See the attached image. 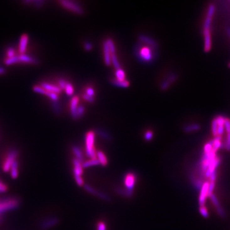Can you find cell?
I'll return each mask as SVG.
<instances>
[{"instance_id":"obj_1","label":"cell","mask_w":230,"mask_h":230,"mask_svg":"<svg viewBox=\"0 0 230 230\" xmlns=\"http://www.w3.org/2000/svg\"><path fill=\"white\" fill-rule=\"evenodd\" d=\"M95 132L90 131L85 135L86 155L89 158H96L97 150L95 147Z\"/></svg>"},{"instance_id":"obj_2","label":"cell","mask_w":230,"mask_h":230,"mask_svg":"<svg viewBox=\"0 0 230 230\" xmlns=\"http://www.w3.org/2000/svg\"><path fill=\"white\" fill-rule=\"evenodd\" d=\"M73 174L74 179L78 185L82 187L84 186V180L83 179V167L82 163L78 161L76 158H73Z\"/></svg>"},{"instance_id":"obj_3","label":"cell","mask_w":230,"mask_h":230,"mask_svg":"<svg viewBox=\"0 0 230 230\" xmlns=\"http://www.w3.org/2000/svg\"><path fill=\"white\" fill-rule=\"evenodd\" d=\"M20 204L19 199L15 198H6L3 200L0 201V214L4 213L9 210H15L18 208Z\"/></svg>"},{"instance_id":"obj_4","label":"cell","mask_w":230,"mask_h":230,"mask_svg":"<svg viewBox=\"0 0 230 230\" xmlns=\"http://www.w3.org/2000/svg\"><path fill=\"white\" fill-rule=\"evenodd\" d=\"M137 175L133 172H128L123 177V184L125 189L127 190L133 192L134 187L137 183Z\"/></svg>"},{"instance_id":"obj_5","label":"cell","mask_w":230,"mask_h":230,"mask_svg":"<svg viewBox=\"0 0 230 230\" xmlns=\"http://www.w3.org/2000/svg\"><path fill=\"white\" fill-rule=\"evenodd\" d=\"M59 3L65 8L69 10L70 11H72L77 14L81 15L84 13L83 8L76 2L68 1V0H62V1L59 2Z\"/></svg>"},{"instance_id":"obj_6","label":"cell","mask_w":230,"mask_h":230,"mask_svg":"<svg viewBox=\"0 0 230 230\" xmlns=\"http://www.w3.org/2000/svg\"><path fill=\"white\" fill-rule=\"evenodd\" d=\"M18 154V151L15 149H12L8 152L3 165V169L5 172H8L10 170L12 164L15 161H16L15 158H17Z\"/></svg>"},{"instance_id":"obj_7","label":"cell","mask_w":230,"mask_h":230,"mask_svg":"<svg viewBox=\"0 0 230 230\" xmlns=\"http://www.w3.org/2000/svg\"><path fill=\"white\" fill-rule=\"evenodd\" d=\"M138 58L141 61H143L145 62H148L152 60L153 54L151 49L147 46H143L141 47L139 50Z\"/></svg>"},{"instance_id":"obj_8","label":"cell","mask_w":230,"mask_h":230,"mask_svg":"<svg viewBox=\"0 0 230 230\" xmlns=\"http://www.w3.org/2000/svg\"><path fill=\"white\" fill-rule=\"evenodd\" d=\"M59 222V219L56 217H51L42 221L40 224V228L42 230L48 229L56 226Z\"/></svg>"},{"instance_id":"obj_9","label":"cell","mask_w":230,"mask_h":230,"mask_svg":"<svg viewBox=\"0 0 230 230\" xmlns=\"http://www.w3.org/2000/svg\"><path fill=\"white\" fill-rule=\"evenodd\" d=\"M84 189H86V190L87 192H88L89 193L93 194V195H95L96 196H97L98 198L103 200H105V201H109L110 199L109 198V196L108 195H106L105 194L99 192L97 190H96L95 189L92 188L91 186L88 185H84Z\"/></svg>"},{"instance_id":"obj_10","label":"cell","mask_w":230,"mask_h":230,"mask_svg":"<svg viewBox=\"0 0 230 230\" xmlns=\"http://www.w3.org/2000/svg\"><path fill=\"white\" fill-rule=\"evenodd\" d=\"M28 40H29V36L28 34L24 33L21 35V38H20L19 44V51L20 55L25 54V52L26 51Z\"/></svg>"},{"instance_id":"obj_11","label":"cell","mask_w":230,"mask_h":230,"mask_svg":"<svg viewBox=\"0 0 230 230\" xmlns=\"http://www.w3.org/2000/svg\"><path fill=\"white\" fill-rule=\"evenodd\" d=\"M209 186V182H205L203 183L201 190H200V195L199 197V203L200 205V206H204L206 198H207V194H208V189Z\"/></svg>"},{"instance_id":"obj_12","label":"cell","mask_w":230,"mask_h":230,"mask_svg":"<svg viewBox=\"0 0 230 230\" xmlns=\"http://www.w3.org/2000/svg\"><path fill=\"white\" fill-rule=\"evenodd\" d=\"M41 87H42L44 89L47 91V92H53L55 93L56 94H60L62 90L58 87V86H55L49 83H47L46 82H43L40 83V85Z\"/></svg>"},{"instance_id":"obj_13","label":"cell","mask_w":230,"mask_h":230,"mask_svg":"<svg viewBox=\"0 0 230 230\" xmlns=\"http://www.w3.org/2000/svg\"><path fill=\"white\" fill-rule=\"evenodd\" d=\"M78 103H79V97L77 96L74 97L71 101H70V112H71V115L74 119H78L77 116V109L78 108Z\"/></svg>"},{"instance_id":"obj_14","label":"cell","mask_w":230,"mask_h":230,"mask_svg":"<svg viewBox=\"0 0 230 230\" xmlns=\"http://www.w3.org/2000/svg\"><path fill=\"white\" fill-rule=\"evenodd\" d=\"M103 50H104V62L105 65L107 66H110L111 64V54L110 51L109 47L108 45L107 42H104L103 45Z\"/></svg>"},{"instance_id":"obj_15","label":"cell","mask_w":230,"mask_h":230,"mask_svg":"<svg viewBox=\"0 0 230 230\" xmlns=\"http://www.w3.org/2000/svg\"><path fill=\"white\" fill-rule=\"evenodd\" d=\"M178 76L176 74H171L169 77L164 81L161 84V89L162 90H166L169 88V86L177 79Z\"/></svg>"},{"instance_id":"obj_16","label":"cell","mask_w":230,"mask_h":230,"mask_svg":"<svg viewBox=\"0 0 230 230\" xmlns=\"http://www.w3.org/2000/svg\"><path fill=\"white\" fill-rule=\"evenodd\" d=\"M220 161H221L220 158H218V157H216L215 160L210 164V165L209 166L208 168L207 169V170L206 171V172L205 173V176L206 178H210L211 174L213 173L214 171H216V169L219 165Z\"/></svg>"},{"instance_id":"obj_17","label":"cell","mask_w":230,"mask_h":230,"mask_svg":"<svg viewBox=\"0 0 230 230\" xmlns=\"http://www.w3.org/2000/svg\"><path fill=\"white\" fill-rule=\"evenodd\" d=\"M19 62V63H27V64H34L36 65L39 63L38 60L35 59L33 57H31L27 55H20L18 56Z\"/></svg>"},{"instance_id":"obj_18","label":"cell","mask_w":230,"mask_h":230,"mask_svg":"<svg viewBox=\"0 0 230 230\" xmlns=\"http://www.w3.org/2000/svg\"><path fill=\"white\" fill-rule=\"evenodd\" d=\"M204 39H205V51L209 52L211 49V36H210V30H204Z\"/></svg>"},{"instance_id":"obj_19","label":"cell","mask_w":230,"mask_h":230,"mask_svg":"<svg viewBox=\"0 0 230 230\" xmlns=\"http://www.w3.org/2000/svg\"><path fill=\"white\" fill-rule=\"evenodd\" d=\"M139 39L140 41L149 45L150 47L154 49H157L158 47L157 43L154 40H153L152 38L148 37L146 36V35H140V36L139 37Z\"/></svg>"},{"instance_id":"obj_20","label":"cell","mask_w":230,"mask_h":230,"mask_svg":"<svg viewBox=\"0 0 230 230\" xmlns=\"http://www.w3.org/2000/svg\"><path fill=\"white\" fill-rule=\"evenodd\" d=\"M96 158L99 163V164L102 165V166H105L108 164V159L102 151L101 150L97 151Z\"/></svg>"},{"instance_id":"obj_21","label":"cell","mask_w":230,"mask_h":230,"mask_svg":"<svg viewBox=\"0 0 230 230\" xmlns=\"http://www.w3.org/2000/svg\"><path fill=\"white\" fill-rule=\"evenodd\" d=\"M18 166L19 163L17 161H15L11 166L10 170V175L13 179H15L18 176Z\"/></svg>"},{"instance_id":"obj_22","label":"cell","mask_w":230,"mask_h":230,"mask_svg":"<svg viewBox=\"0 0 230 230\" xmlns=\"http://www.w3.org/2000/svg\"><path fill=\"white\" fill-rule=\"evenodd\" d=\"M72 152L74 155H75V158L83 163V155L81 152V150L77 146H73L72 148Z\"/></svg>"},{"instance_id":"obj_23","label":"cell","mask_w":230,"mask_h":230,"mask_svg":"<svg viewBox=\"0 0 230 230\" xmlns=\"http://www.w3.org/2000/svg\"><path fill=\"white\" fill-rule=\"evenodd\" d=\"M82 164H83V168L84 169V168H90L92 166L99 165V163L97 159V158H89L88 160L83 162Z\"/></svg>"},{"instance_id":"obj_24","label":"cell","mask_w":230,"mask_h":230,"mask_svg":"<svg viewBox=\"0 0 230 230\" xmlns=\"http://www.w3.org/2000/svg\"><path fill=\"white\" fill-rule=\"evenodd\" d=\"M115 76H116V79L118 81H126V73L124 72V70H122L121 68L116 70Z\"/></svg>"},{"instance_id":"obj_25","label":"cell","mask_w":230,"mask_h":230,"mask_svg":"<svg viewBox=\"0 0 230 230\" xmlns=\"http://www.w3.org/2000/svg\"><path fill=\"white\" fill-rule=\"evenodd\" d=\"M116 192L121 194V195L125 196V197H127V198H130L131 196H132V194H133V192H130L129 190H127V189H121V188H117L116 189Z\"/></svg>"},{"instance_id":"obj_26","label":"cell","mask_w":230,"mask_h":230,"mask_svg":"<svg viewBox=\"0 0 230 230\" xmlns=\"http://www.w3.org/2000/svg\"><path fill=\"white\" fill-rule=\"evenodd\" d=\"M200 129V126L198 124H192L189 126H187L184 127V131L185 132H191L194 131H196Z\"/></svg>"},{"instance_id":"obj_27","label":"cell","mask_w":230,"mask_h":230,"mask_svg":"<svg viewBox=\"0 0 230 230\" xmlns=\"http://www.w3.org/2000/svg\"><path fill=\"white\" fill-rule=\"evenodd\" d=\"M113 83L118 87H122V88H127L129 86V82L128 81H118L116 79H113L112 81Z\"/></svg>"},{"instance_id":"obj_28","label":"cell","mask_w":230,"mask_h":230,"mask_svg":"<svg viewBox=\"0 0 230 230\" xmlns=\"http://www.w3.org/2000/svg\"><path fill=\"white\" fill-rule=\"evenodd\" d=\"M17 63H19V58H18V56H15L14 57L12 58H7L5 60V63L7 65H11Z\"/></svg>"},{"instance_id":"obj_29","label":"cell","mask_w":230,"mask_h":230,"mask_svg":"<svg viewBox=\"0 0 230 230\" xmlns=\"http://www.w3.org/2000/svg\"><path fill=\"white\" fill-rule=\"evenodd\" d=\"M65 90L67 95L71 96L74 94V87L70 83H67L65 88Z\"/></svg>"},{"instance_id":"obj_30","label":"cell","mask_w":230,"mask_h":230,"mask_svg":"<svg viewBox=\"0 0 230 230\" xmlns=\"http://www.w3.org/2000/svg\"><path fill=\"white\" fill-rule=\"evenodd\" d=\"M106 42H107L108 44L110 51L111 52V55L116 54V48H115V45L114 44L113 41L111 39H108L107 40H106Z\"/></svg>"},{"instance_id":"obj_31","label":"cell","mask_w":230,"mask_h":230,"mask_svg":"<svg viewBox=\"0 0 230 230\" xmlns=\"http://www.w3.org/2000/svg\"><path fill=\"white\" fill-rule=\"evenodd\" d=\"M45 95L49 98L52 102H57L59 99V96L58 94L53 93V92H46Z\"/></svg>"},{"instance_id":"obj_32","label":"cell","mask_w":230,"mask_h":230,"mask_svg":"<svg viewBox=\"0 0 230 230\" xmlns=\"http://www.w3.org/2000/svg\"><path fill=\"white\" fill-rule=\"evenodd\" d=\"M111 63H113V65L115 67V68L116 70L121 68L120 64L118 62V58H117V56H116V54L111 55Z\"/></svg>"},{"instance_id":"obj_33","label":"cell","mask_w":230,"mask_h":230,"mask_svg":"<svg viewBox=\"0 0 230 230\" xmlns=\"http://www.w3.org/2000/svg\"><path fill=\"white\" fill-rule=\"evenodd\" d=\"M33 90L35 92V93H37V94H42V95H45V94H46V92L44 88L42 87H41L40 86H38V85H36V86H33Z\"/></svg>"},{"instance_id":"obj_34","label":"cell","mask_w":230,"mask_h":230,"mask_svg":"<svg viewBox=\"0 0 230 230\" xmlns=\"http://www.w3.org/2000/svg\"><path fill=\"white\" fill-rule=\"evenodd\" d=\"M211 131L214 136H217V124L216 119H214L211 121Z\"/></svg>"},{"instance_id":"obj_35","label":"cell","mask_w":230,"mask_h":230,"mask_svg":"<svg viewBox=\"0 0 230 230\" xmlns=\"http://www.w3.org/2000/svg\"><path fill=\"white\" fill-rule=\"evenodd\" d=\"M97 230H107L106 224L102 221H99L97 224Z\"/></svg>"},{"instance_id":"obj_36","label":"cell","mask_w":230,"mask_h":230,"mask_svg":"<svg viewBox=\"0 0 230 230\" xmlns=\"http://www.w3.org/2000/svg\"><path fill=\"white\" fill-rule=\"evenodd\" d=\"M210 200H211V202L213 203V204L215 205V206L216 208L221 206H220V204H219V201H218L216 196L214 194H212L210 196Z\"/></svg>"},{"instance_id":"obj_37","label":"cell","mask_w":230,"mask_h":230,"mask_svg":"<svg viewBox=\"0 0 230 230\" xmlns=\"http://www.w3.org/2000/svg\"><path fill=\"white\" fill-rule=\"evenodd\" d=\"M215 189V182H210L208 189V194H207V197H210L212 194H213V191Z\"/></svg>"},{"instance_id":"obj_38","label":"cell","mask_w":230,"mask_h":230,"mask_svg":"<svg viewBox=\"0 0 230 230\" xmlns=\"http://www.w3.org/2000/svg\"><path fill=\"white\" fill-rule=\"evenodd\" d=\"M200 214L202 215L203 217H204L205 218H208V212L206 208V207L205 206H201L200 208Z\"/></svg>"},{"instance_id":"obj_39","label":"cell","mask_w":230,"mask_h":230,"mask_svg":"<svg viewBox=\"0 0 230 230\" xmlns=\"http://www.w3.org/2000/svg\"><path fill=\"white\" fill-rule=\"evenodd\" d=\"M7 58H12L15 56V51L13 47H9L7 51Z\"/></svg>"},{"instance_id":"obj_40","label":"cell","mask_w":230,"mask_h":230,"mask_svg":"<svg viewBox=\"0 0 230 230\" xmlns=\"http://www.w3.org/2000/svg\"><path fill=\"white\" fill-rule=\"evenodd\" d=\"M153 133L152 131H147L145 134V139L147 141H150L152 138H153Z\"/></svg>"},{"instance_id":"obj_41","label":"cell","mask_w":230,"mask_h":230,"mask_svg":"<svg viewBox=\"0 0 230 230\" xmlns=\"http://www.w3.org/2000/svg\"><path fill=\"white\" fill-rule=\"evenodd\" d=\"M84 113V108L82 105H79L78 106V108L77 109V116H78V118L81 117L83 114Z\"/></svg>"},{"instance_id":"obj_42","label":"cell","mask_w":230,"mask_h":230,"mask_svg":"<svg viewBox=\"0 0 230 230\" xmlns=\"http://www.w3.org/2000/svg\"><path fill=\"white\" fill-rule=\"evenodd\" d=\"M52 108L56 114H59L60 112V105L57 102H52Z\"/></svg>"},{"instance_id":"obj_43","label":"cell","mask_w":230,"mask_h":230,"mask_svg":"<svg viewBox=\"0 0 230 230\" xmlns=\"http://www.w3.org/2000/svg\"><path fill=\"white\" fill-rule=\"evenodd\" d=\"M97 132L98 133V134H99L100 136L102 137L103 138H104V139H105L109 140V139H110V138H111V137H110V136L107 133L105 132H104V131H102L98 130V131H97Z\"/></svg>"},{"instance_id":"obj_44","label":"cell","mask_w":230,"mask_h":230,"mask_svg":"<svg viewBox=\"0 0 230 230\" xmlns=\"http://www.w3.org/2000/svg\"><path fill=\"white\" fill-rule=\"evenodd\" d=\"M212 147H213V146H212L210 143H206L204 147V153L207 154L210 153L211 152Z\"/></svg>"},{"instance_id":"obj_45","label":"cell","mask_w":230,"mask_h":230,"mask_svg":"<svg viewBox=\"0 0 230 230\" xmlns=\"http://www.w3.org/2000/svg\"><path fill=\"white\" fill-rule=\"evenodd\" d=\"M226 149L228 151H230V132L227 133V138L226 140V143L224 145Z\"/></svg>"},{"instance_id":"obj_46","label":"cell","mask_w":230,"mask_h":230,"mask_svg":"<svg viewBox=\"0 0 230 230\" xmlns=\"http://www.w3.org/2000/svg\"><path fill=\"white\" fill-rule=\"evenodd\" d=\"M68 82H67L65 79H60L58 81V87L60 88L61 90H65V88L66 86V84Z\"/></svg>"},{"instance_id":"obj_47","label":"cell","mask_w":230,"mask_h":230,"mask_svg":"<svg viewBox=\"0 0 230 230\" xmlns=\"http://www.w3.org/2000/svg\"><path fill=\"white\" fill-rule=\"evenodd\" d=\"M224 127L227 133L230 132V120L228 118L224 120Z\"/></svg>"},{"instance_id":"obj_48","label":"cell","mask_w":230,"mask_h":230,"mask_svg":"<svg viewBox=\"0 0 230 230\" xmlns=\"http://www.w3.org/2000/svg\"><path fill=\"white\" fill-rule=\"evenodd\" d=\"M86 94L88 96L94 97L95 95V92L92 88H88L86 90Z\"/></svg>"},{"instance_id":"obj_49","label":"cell","mask_w":230,"mask_h":230,"mask_svg":"<svg viewBox=\"0 0 230 230\" xmlns=\"http://www.w3.org/2000/svg\"><path fill=\"white\" fill-rule=\"evenodd\" d=\"M216 209H217V211L218 214L221 217H225V212H224V210L221 206L216 208Z\"/></svg>"},{"instance_id":"obj_50","label":"cell","mask_w":230,"mask_h":230,"mask_svg":"<svg viewBox=\"0 0 230 230\" xmlns=\"http://www.w3.org/2000/svg\"><path fill=\"white\" fill-rule=\"evenodd\" d=\"M83 99H84V100H86V101L89 102H91V103L94 102V100H95L94 97H92L88 96V95H87L86 94H84V95H83Z\"/></svg>"},{"instance_id":"obj_51","label":"cell","mask_w":230,"mask_h":230,"mask_svg":"<svg viewBox=\"0 0 230 230\" xmlns=\"http://www.w3.org/2000/svg\"><path fill=\"white\" fill-rule=\"evenodd\" d=\"M210 182H215L216 179V171L212 173L210 176Z\"/></svg>"},{"instance_id":"obj_52","label":"cell","mask_w":230,"mask_h":230,"mask_svg":"<svg viewBox=\"0 0 230 230\" xmlns=\"http://www.w3.org/2000/svg\"><path fill=\"white\" fill-rule=\"evenodd\" d=\"M44 3V1H33V3L35 4V7L38 8H40Z\"/></svg>"},{"instance_id":"obj_53","label":"cell","mask_w":230,"mask_h":230,"mask_svg":"<svg viewBox=\"0 0 230 230\" xmlns=\"http://www.w3.org/2000/svg\"><path fill=\"white\" fill-rule=\"evenodd\" d=\"M84 49L86 51H89L92 49V45L90 42H86L84 44Z\"/></svg>"},{"instance_id":"obj_54","label":"cell","mask_w":230,"mask_h":230,"mask_svg":"<svg viewBox=\"0 0 230 230\" xmlns=\"http://www.w3.org/2000/svg\"><path fill=\"white\" fill-rule=\"evenodd\" d=\"M7 187L5 184H3V183L0 182V192H4L7 191Z\"/></svg>"},{"instance_id":"obj_55","label":"cell","mask_w":230,"mask_h":230,"mask_svg":"<svg viewBox=\"0 0 230 230\" xmlns=\"http://www.w3.org/2000/svg\"><path fill=\"white\" fill-rule=\"evenodd\" d=\"M5 73V69L2 67H0V75H3Z\"/></svg>"},{"instance_id":"obj_56","label":"cell","mask_w":230,"mask_h":230,"mask_svg":"<svg viewBox=\"0 0 230 230\" xmlns=\"http://www.w3.org/2000/svg\"><path fill=\"white\" fill-rule=\"evenodd\" d=\"M227 34H228L229 36L230 37V28H227Z\"/></svg>"},{"instance_id":"obj_57","label":"cell","mask_w":230,"mask_h":230,"mask_svg":"<svg viewBox=\"0 0 230 230\" xmlns=\"http://www.w3.org/2000/svg\"><path fill=\"white\" fill-rule=\"evenodd\" d=\"M229 68H230V63H229Z\"/></svg>"}]
</instances>
